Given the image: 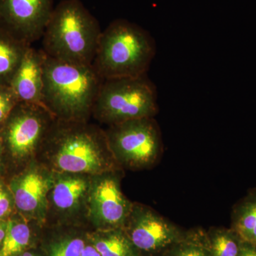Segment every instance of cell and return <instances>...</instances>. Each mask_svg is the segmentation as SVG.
Listing matches in <instances>:
<instances>
[{
	"label": "cell",
	"instance_id": "cell-14",
	"mask_svg": "<svg viewBox=\"0 0 256 256\" xmlns=\"http://www.w3.org/2000/svg\"><path fill=\"white\" fill-rule=\"evenodd\" d=\"M230 228L244 242L256 246V188L250 190L234 205Z\"/></svg>",
	"mask_w": 256,
	"mask_h": 256
},
{
	"label": "cell",
	"instance_id": "cell-8",
	"mask_svg": "<svg viewBox=\"0 0 256 256\" xmlns=\"http://www.w3.org/2000/svg\"><path fill=\"white\" fill-rule=\"evenodd\" d=\"M53 117L42 104L18 102L0 130L3 142L16 158L30 156L47 137Z\"/></svg>",
	"mask_w": 256,
	"mask_h": 256
},
{
	"label": "cell",
	"instance_id": "cell-15",
	"mask_svg": "<svg viewBox=\"0 0 256 256\" xmlns=\"http://www.w3.org/2000/svg\"><path fill=\"white\" fill-rule=\"evenodd\" d=\"M206 235L210 256H240L244 240L233 228L210 227Z\"/></svg>",
	"mask_w": 256,
	"mask_h": 256
},
{
	"label": "cell",
	"instance_id": "cell-9",
	"mask_svg": "<svg viewBox=\"0 0 256 256\" xmlns=\"http://www.w3.org/2000/svg\"><path fill=\"white\" fill-rule=\"evenodd\" d=\"M54 0H0V28L32 45L43 36Z\"/></svg>",
	"mask_w": 256,
	"mask_h": 256
},
{
	"label": "cell",
	"instance_id": "cell-5",
	"mask_svg": "<svg viewBox=\"0 0 256 256\" xmlns=\"http://www.w3.org/2000/svg\"><path fill=\"white\" fill-rule=\"evenodd\" d=\"M47 136L55 152L57 168L67 172L98 173L106 169V134L86 127L84 122L60 120Z\"/></svg>",
	"mask_w": 256,
	"mask_h": 256
},
{
	"label": "cell",
	"instance_id": "cell-19",
	"mask_svg": "<svg viewBox=\"0 0 256 256\" xmlns=\"http://www.w3.org/2000/svg\"><path fill=\"white\" fill-rule=\"evenodd\" d=\"M30 229L28 225L9 220L2 246L0 256H15L28 246L30 240Z\"/></svg>",
	"mask_w": 256,
	"mask_h": 256
},
{
	"label": "cell",
	"instance_id": "cell-16",
	"mask_svg": "<svg viewBox=\"0 0 256 256\" xmlns=\"http://www.w3.org/2000/svg\"><path fill=\"white\" fill-rule=\"evenodd\" d=\"M162 256H210L206 230L202 228L186 230L182 238Z\"/></svg>",
	"mask_w": 256,
	"mask_h": 256
},
{
	"label": "cell",
	"instance_id": "cell-4",
	"mask_svg": "<svg viewBox=\"0 0 256 256\" xmlns=\"http://www.w3.org/2000/svg\"><path fill=\"white\" fill-rule=\"evenodd\" d=\"M158 111L156 88L146 75L106 79L96 97L92 114L111 124L154 118Z\"/></svg>",
	"mask_w": 256,
	"mask_h": 256
},
{
	"label": "cell",
	"instance_id": "cell-25",
	"mask_svg": "<svg viewBox=\"0 0 256 256\" xmlns=\"http://www.w3.org/2000/svg\"><path fill=\"white\" fill-rule=\"evenodd\" d=\"M6 225H8V222H5L2 220H0V248L2 246V244L5 237V234H6Z\"/></svg>",
	"mask_w": 256,
	"mask_h": 256
},
{
	"label": "cell",
	"instance_id": "cell-11",
	"mask_svg": "<svg viewBox=\"0 0 256 256\" xmlns=\"http://www.w3.org/2000/svg\"><path fill=\"white\" fill-rule=\"evenodd\" d=\"M92 200L101 222L114 229L122 228L132 205L121 192L117 178L110 176L101 180L94 190Z\"/></svg>",
	"mask_w": 256,
	"mask_h": 256
},
{
	"label": "cell",
	"instance_id": "cell-12",
	"mask_svg": "<svg viewBox=\"0 0 256 256\" xmlns=\"http://www.w3.org/2000/svg\"><path fill=\"white\" fill-rule=\"evenodd\" d=\"M48 188L47 182L36 172L24 175L15 184L14 200L18 210L24 212L36 210L44 201Z\"/></svg>",
	"mask_w": 256,
	"mask_h": 256
},
{
	"label": "cell",
	"instance_id": "cell-22",
	"mask_svg": "<svg viewBox=\"0 0 256 256\" xmlns=\"http://www.w3.org/2000/svg\"><path fill=\"white\" fill-rule=\"evenodd\" d=\"M12 210V201L11 196L0 183V220L6 217L11 213Z\"/></svg>",
	"mask_w": 256,
	"mask_h": 256
},
{
	"label": "cell",
	"instance_id": "cell-20",
	"mask_svg": "<svg viewBox=\"0 0 256 256\" xmlns=\"http://www.w3.org/2000/svg\"><path fill=\"white\" fill-rule=\"evenodd\" d=\"M18 104V98L12 88L0 86V124H4Z\"/></svg>",
	"mask_w": 256,
	"mask_h": 256
},
{
	"label": "cell",
	"instance_id": "cell-10",
	"mask_svg": "<svg viewBox=\"0 0 256 256\" xmlns=\"http://www.w3.org/2000/svg\"><path fill=\"white\" fill-rule=\"evenodd\" d=\"M44 60L42 48L28 47L10 84L18 102L43 105Z\"/></svg>",
	"mask_w": 256,
	"mask_h": 256
},
{
	"label": "cell",
	"instance_id": "cell-21",
	"mask_svg": "<svg viewBox=\"0 0 256 256\" xmlns=\"http://www.w3.org/2000/svg\"><path fill=\"white\" fill-rule=\"evenodd\" d=\"M84 247L85 244L80 238L66 240L54 247L52 256H82Z\"/></svg>",
	"mask_w": 256,
	"mask_h": 256
},
{
	"label": "cell",
	"instance_id": "cell-18",
	"mask_svg": "<svg viewBox=\"0 0 256 256\" xmlns=\"http://www.w3.org/2000/svg\"><path fill=\"white\" fill-rule=\"evenodd\" d=\"M101 256H139L122 228L114 229L95 245Z\"/></svg>",
	"mask_w": 256,
	"mask_h": 256
},
{
	"label": "cell",
	"instance_id": "cell-6",
	"mask_svg": "<svg viewBox=\"0 0 256 256\" xmlns=\"http://www.w3.org/2000/svg\"><path fill=\"white\" fill-rule=\"evenodd\" d=\"M106 136L111 150L130 166L148 168L154 164L162 152L161 132L154 118L112 124Z\"/></svg>",
	"mask_w": 256,
	"mask_h": 256
},
{
	"label": "cell",
	"instance_id": "cell-17",
	"mask_svg": "<svg viewBox=\"0 0 256 256\" xmlns=\"http://www.w3.org/2000/svg\"><path fill=\"white\" fill-rule=\"evenodd\" d=\"M87 190V183L80 178L60 180L53 191V201L60 210H68L78 203Z\"/></svg>",
	"mask_w": 256,
	"mask_h": 256
},
{
	"label": "cell",
	"instance_id": "cell-27",
	"mask_svg": "<svg viewBox=\"0 0 256 256\" xmlns=\"http://www.w3.org/2000/svg\"><path fill=\"white\" fill-rule=\"evenodd\" d=\"M3 124H0V130H1L2 128Z\"/></svg>",
	"mask_w": 256,
	"mask_h": 256
},
{
	"label": "cell",
	"instance_id": "cell-26",
	"mask_svg": "<svg viewBox=\"0 0 256 256\" xmlns=\"http://www.w3.org/2000/svg\"><path fill=\"white\" fill-rule=\"evenodd\" d=\"M16 256H34L33 254H30V252H26V254H24L22 255Z\"/></svg>",
	"mask_w": 256,
	"mask_h": 256
},
{
	"label": "cell",
	"instance_id": "cell-28",
	"mask_svg": "<svg viewBox=\"0 0 256 256\" xmlns=\"http://www.w3.org/2000/svg\"><path fill=\"white\" fill-rule=\"evenodd\" d=\"M1 148H2V146H1V143H0V152H1Z\"/></svg>",
	"mask_w": 256,
	"mask_h": 256
},
{
	"label": "cell",
	"instance_id": "cell-13",
	"mask_svg": "<svg viewBox=\"0 0 256 256\" xmlns=\"http://www.w3.org/2000/svg\"><path fill=\"white\" fill-rule=\"evenodd\" d=\"M30 46L0 28V86H10Z\"/></svg>",
	"mask_w": 256,
	"mask_h": 256
},
{
	"label": "cell",
	"instance_id": "cell-1",
	"mask_svg": "<svg viewBox=\"0 0 256 256\" xmlns=\"http://www.w3.org/2000/svg\"><path fill=\"white\" fill-rule=\"evenodd\" d=\"M101 33L97 18L80 0H62L44 32L42 50L53 60L92 66Z\"/></svg>",
	"mask_w": 256,
	"mask_h": 256
},
{
	"label": "cell",
	"instance_id": "cell-3",
	"mask_svg": "<svg viewBox=\"0 0 256 256\" xmlns=\"http://www.w3.org/2000/svg\"><path fill=\"white\" fill-rule=\"evenodd\" d=\"M156 53V42L149 32L118 18L102 31L92 66L104 80L142 76Z\"/></svg>",
	"mask_w": 256,
	"mask_h": 256
},
{
	"label": "cell",
	"instance_id": "cell-2",
	"mask_svg": "<svg viewBox=\"0 0 256 256\" xmlns=\"http://www.w3.org/2000/svg\"><path fill=\"white\" fill-rule=\"evenodd\" d=\"M104 80L92 66L65 63L45 55L43 106L60 120L84 122L92 114Z\"/></svg>",
	"mask_w": 256,
	"mask_h": 256
},
{
	"label": "cell",
	"instance_id": "cell-24",
	"mask_svg": "<svg viewBox=\"0 0 256 256\" xmlns=\"http://www.w3.org/2000/svg\"><path fill=\"white\" fill-rule=\"evenodd\" d=\"M82 256H101L100 252H98L95 246H87L84 247L82 250Z\"/></svg>",
	"mask_w": 256,
	"mask_h": 256
},
{
	"label": "cell",
	"instance_id": "cell-7",
	"mask_svg": "<svg viewBox=\"0 0 256 256\" xmlns=\"http://www.w3.org/2000/svg\"><path fill=\"white\" fill-rule=\"evenodd\" d=\"M122 230L139 256H162L186 232L156 210L141 205H132Z\"/></svg>",
	"mask_w": 256,
	"mask_h": 256
},
{
	"label": "cell",
	"instance_id": "cell-23",
	"mask_svg": "<svg viewBox=\"0 0 256 256\" xmlns=\"http://www.w3.org/2000/svg\"><path fill=\"white\" fill-rule=\"evenodd\" d=\"M240 256H256V246L244 240Z\"/></svg>",
	"mask_w": 256,
	"mask_h": 256
}]
</instances>
